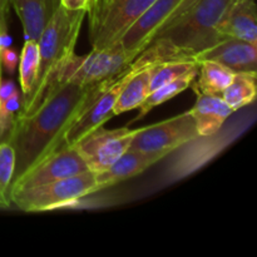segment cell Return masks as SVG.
I'll list each match as a JSON object with an SVG mask.
<instances>
[{
    "label": "cell",
    "instance_id": "cell-20",
    "mask_svg": "<svg viewBox=\"0 0 257 257\" xmlns=\"http://www.w3.org/2000/svg\"><path fill=\"white\" fill-rule=\"evenodd\" d=\"M197 70L198 69L192 70V72L187 73V74L182 75V77L177 78V79L172 80V82L166 83V84L153 89L152 92L147 95V98L143 100L142 104L138 107L140 112H138L137 117H136L135 119L131 120V123H135L137 122V120L142 119V118L145 117L147 113H150L153 108L162 104V103L167 102V100L172 99V98H175L176 95L182 93L183 90L190 88L193 80H196V77H197Z\"/></svg>",
    "mask_w": 257,
    "mask_h": 257
},
{
    "label": "cell",
    "instance_id": "cell-1",
    "mask_svg": "<svg viewBox=\"0 0 257 257\" xmlns=\"http://www.w3.org/2000/svg\"><path fill=\"white\" fill-rule=\"evenodd\" d=\"M94 87L64 83L32 114L15 118L14 125L7 138L15 152L13 182L64 146L63 136L65 131L87 107Z\"/></svg>",
    "mask_w": 257,
    "mask_h": 257
},
{
    "label": "cell",
    "instance_id": "cell-2",
    "mask_svg": "<svg viewBox=\"0 0 257 257\" xmlns=\"http://www.w3.org/2000/svg\"><path fill=\"white\" fill-rule=\"evenodd\" d=\"M233 0H197L181 17L163 25L152 40H161L178 57L193 59L220 40L217 25ZM196 62V60H195Z\"/></svg>",
    "mask_w": 257,
    "mask_h": 257
},
{
    "label": "cell",
    "instance_id": "cell-18",
    "mask_svg": "<svg viewBox=\"0 0 257 257\" xmlns=\"http://www.w3.org/2000/svg\"><path fill=\"white\" fill-rule=\"evenodd\" d=\"M235 72L213 60H202L198 63L197 82L193 80V90L210 95H221L232 80Z\"/></svg>",
    "mask_w": 257,
    "mask_h": 257
},
{
    "label": "cell",
    "instance_id": "cell-4",
    "mask_svg": "<svg viewBox=\"0 0 257 257\" xmlns=\"http://www.w3.org/2000/svg\"><path fill=\"white\" fill-rule=\"evenodd\" d=\"M95 192V175L92 171H87L47 185L14 191L10 193L9 198L12 205H15L19 210L25 212H39L73 205Z\"/></svg>",
    "mask_w": 257,
    "mask_h": 257
},
{
    "label": "cell",
    "instance_id": "cell-25",
    "mask_svg": "<svg viewBox=\"0 0 257 257\" xmlns=\"http://www.w3.org/2000/svg\"><path fill=\"white\" fill-rule=\"evenodd\" d=\"M95 0H60V5L70 10H84L89 12Z\"/></svg>",
    "mask_w": 257,
    "mask_h": 257
},
{
    "label": "cell",
    "instance_id": "cell-14",
    "mask_svg": "<svg viewBox=\"0 0 257 257\" xmlns=\"http://www.w3.org/2000/svg\"><path fill=\"white\" fill-rule=\"evenodd\" d=\"M196 93V103L190 109L196 123V130L200 137H207L217 133L233 112L221 95Z\"/></svg>",
    "mask_w": 257,
    "mask_h": 257
},
{
    "label": "cell",
    "instance_id": "cell-16",
    "mask_svg": "<svg viewBox=\"0 0 257 257\" xmlns=\"http://www.w3.org/2000/svg\"><path fill=\"white\" fill-rule=\"evenodd\" d=\"M246 127H240V125H233L232 131H226L222 133V128L218 131L215 135L210 136V141H208V147L201 145L198 148V155L191 156L188 158H183V160H176V163L172 166L170 171V177L173 180H180L183 176L190 175L193 171L200 168L201 166L205 165L206 162L211 160L215 155H217L225 146H227L231 141L235 140Z\"/></svg>",
    "mask_w": 257,
    "mask_h": 257
},
{
    "label": "cell",
    "instance_id": "cell-23",
    "mask_svg": "<svg viewBox=\"0 0 257 257\" xmlns=\"http://www.w3.org/2000/svg\"><path fill=\"white\" fill-rule=\"evenodd\" d=\"M15 152L13 146L8 141L0 142V197L4 198L10 206L9 192L14 178Z\"/></svg>",
    "mask_w": 257,
    "mask_h": 257
},
{
    "label": "cell",
    "instance_id": "cell-15",
    "mask_svg": "<svg viewBox=\"0 0 257 257\" xmlns=\"http://www.w3.org/2000/svg\"><path fill=\"white\" fill-rule=\"evenodd\" d=\"M23 25L25 39L38 40L40 33L48 24L60 0H9Z\"/></svg>",
    "mask_w": 257,
    "mask_h": 257
},
{
    "label": "cell",
    "instance_id": "cell-17",
    "mask_svg": "<svg viewBox=\"0 0 257 257\" xmlns=\"http://www.w3.org/2000/svg\"><path fill=\"white\" fill-rule=\"evenodd\" d=\"M160 64V63H157ZM157 64H148L140 68L135 74L131 77L127 84L120 92L117 102H115L113 113L114 115L122 114L128 110L136 109L143 103L151 92V78L152 72Z\"/></svg>",
    "mask_w": 257,
    "mask_h": 257
},
{
    "label": "cell",
    "instance_id": "cell-19",
    "mask_svg": "<svg viewBox=\"0 0 257 257\" xmlns=\"http://www.w3.org/2000/svg\"><path fill=\"white\" fill-rule=\"evenodd\" d=\"M257 72H236L221 97L233 112L247 107L256 99Z\"/></svg>",
    "mask_w": 257,
    "mask_h": 257
},
{
    "label": "cell",
    "instance_id": "cell-11",
    "mask_svg": "<svg viewBox=\"0 0 257 257\" xmlns=\"http://www.w3.org/2000/svg\"><path fill=\"white\" fill-rule=\"evenodd\" d=\"M195 60L197 63L213 60L235 73L257 72V44L235 38H225L210 49L196 55Z\"/></svg>",
    "mask_w": 257,
    "mask_h": 257
},
{
    "label": "cell",
    "instance_id": "cell-13",
    "mask_svg": "<svg viewBox=\"0 0 257 257\" xmlns=\"http://www.w3.org/2000/svg\"><path fill=\"white\" fill-rule=\"evenodd\" d=\"M163 160L162 156L145 153L141 151L128 148L113 165L102 172L94 173L97 191L112 187L117 183L132 178L140 173L145 172L147 168Z\"/></svg>",
    "mask_w": 257,
    "mask_h": 257
},
{
    "label": "cell",
    "instance_id": "cell-5",
    "mask_svg": "<svg viewBox=\"0 0 257 257\" xmlns=\"http://www.w3.org/2000/svg\"><path fill=\"white\" fill-rule=\"evenodd\" d=\"M155 0H95L89 12L92 48L113 45Z\"/></svg>",
    "mask_w": 257,
    "mask_h": 257
},
{
    "label": "cell",
    "instance_id": "cell-10",
    "mask_svg": "<svg viewBox=\"0 0 257 257\" xmlns=\"http://www.w3.org/2000/svg\"><path fill=\"white\" fill-rule=\"evenodd\" d=\"M180 2L181 0H155L150 8L120 35L115 44L130 52L145 50L153 35L167 22Z\"/></svg>",
    "mask_w": 257,
    "mask_h": 257
},
{
    "label": "cell",
    "instance_id": "cell-29",
    "mask_svg": "<svg viewBox=\"0 0 257 257\" xmlns=\"http://www.w3.org/2000/svg\"><path fill=\"white\" fill-rule=\"evenodd\" d=\"M0 33H7V32H2V30H0ZM0 70H2V65H0ZM0 80H2V78H0Z\"/></svg>",
    "mask_w": 257,
    "mask_h": 257
},
{
    "label": "cell",
    "instance_id": "cell-26",
    "mask_svg": "<svg viewBox=\"0 0 257 257\" xmlns=\"http://www.w3.org/2000/svg\"><path fill=\"white\" fill-rule=\"evenodd\" d=\"M196 2H197V0H181L180 4H178L177 7H176V9L173 10L172 14L170 15V18H168V19H167V22H166L163 25L168 24V23H171V22H172V20L177 19L178 17H181V15H182L183 13H186V10H187L188 8L192 7V5L195 4ZM163 25H162V27H163ZM162 27H161V28H162Z\"/></svg>",
    "mask_w": 257,
    "mask_h": 257
},
{
    "label": "cell",
    "instance_id": "cell-28",
    "mask_svg": "<svg viewBox=\"0 0 257 257\" xmlns=\"http://www.w3.org/2000/svg\"><path fill=\"white\" fill-rule=\"evenodd\" d=\"M8 207H10L9 203H8L4 198L0 197V208H8Z\"/></svg>",
    "mask_w": 257,
    "mask_h": 257
},
{
    "label": "cell",
    "instance_id": "cell-24",
    "mask_svg": "<svg viewBox=\"0 0 257 257\" xmlns=\"http://www.w3.org/2000/svg\"><path fill=\"white\" fill-rule=\"evenodd\" d=\"M19 64V54L15 49L10 47L0 48V65L9 74H14Z\"/></svg>",
    "mask_w": 257,
    "mask_h": 257
},
{
    "label": "cell",
    "instance_id": "cell-12",
    "mask_svg": "<svg viewBox=\"0 0 257 257\" xmlns=\"http://www.w3.org/2000/svg\"><path fill=\"white\" fill-rule=\"evenodd\" d=\"M222 39L235 38L257 44V10L255 0H233L217 25Z\"/></svg>",
    "mask_w": 257,
    "mask_h": 257
},
{
    "label": "cell",
    "instance_id": "cell-9",
    "mask_svg": "<svg viewBox=\"0 0 257 257\" xmlns=\"http://www.w3.org/2000/svg\"><path fill=\"white\" fill-rule=\"evenodd\" d=\"M89 171L75 146H62L20 176L10 186V193L72 177Z\"/></svg>",
    "mask_w": 257,
    "mask_h": 257
},
{
    "label": "cell",
    "instance_id": "cell-3",
    "mask_svg": "<svg viewBox=\"0 0 257 257\" xmlns=\"http://www.w3.org/2000/svg\"><path fill=\"white\" fill-rule=\"evenodd\" d=\"M85 15L87 12L84 10H70L60 5L45 25L38 38L39 69L37 80L30 95L23 100L22 104L32 98L43 87L48 78L74 54L78 35Z\"/></svg>",
    "mask_w": 257,
    "mask_h": 257
},
{
    "label": "cell",
    "instance_id": "cell-8",
    "mask_svg": "<svg viewBox=\"0 0 257 257\" xmlns=\"http://www.w3.org/2000/svg\"><path fill=\"white\" fill-rule=\"evenodd\" d=\"M138 131L140 128L130 130L127 125L118 130H105L102 125L84 136L74 146L89 171L98 173L107 170L130 148Z\"/></svg>",
    "mask_w": 257,
    "mask_h": 257
},
{
    "label": "cell",
    "instance_id": "cell-22",
    "mask_svg": "<svg viewBox=\"0 0 257 257\" xmlns=\"http://www.w3.org/2000/svg\"><path fill=\"white\" fill-rule=\"evenodd\" d=\"M196 69H198V63L192 59H172L160 63L156 65L152 72L150 85L151 92Z\"/></svg>",
    "mask_w": 257,
    "mask_h": 257
},
{
    "label": "cell",
    "instance_id": "cell-6",
    "mask_svg": "<svg viewBox=\"0 0 257 257\" xmlns=\"http://www.w3.org/2000/svg\"><path fill=\"white\" fill-rule=\"evenodd\" d=\"M141 52L124 50L118 44L103 49L92 48L87 55H72L68 82L80 87H92L115 77L125 69Z\"/></svg>",
    "mask_w": 257,
    "mask_h": 257
},
{
    "label": "cell",
    "instance_id": "cell-7",
    "mask_svg": "<svg viewBox=\"0 0 257 257\" xmlns=\"http://www.w3.org/2000/svg\"><path fill=\"white\" fill-rule=\"evenodd\" d=\"M197 137L200 136L196 130L195 119L187 110L155 124L141 127L133 137L130 148L165 158Z\"/></svg>",
    "mask_w": 257,
    "mask_h": 257
},
{
    "label": "cell",
    "instance_id": "cell-27",
    "mask_svg": "<svg viewBox=\"0 0 257 257\" xmlns=\"http://www.w3.org/2000/svg\"><path fill=\"white\" fill-rule=\"evenodd\" d=\"M9 0H0V30L8 32V10H9Z\"/></svg>",
    "mask_w": 257,
    "mask_h": 257
},
{
    "label": "cell",
    "instance_id": "cell-21",
    "mask_svg": "<svg viewBox=\"0 0 257 257\" xmlns=\"http://www.w3.org/2000/svg\"><path fill=\"white\" fill-rule=\"evenodd\" d=\"M19 84L22 89V102L28 98L34 88L39 69V45L38 40L25 39L22 53L19 55Z\"/></svg>",
    "mask_w": 257,
    "mask_h": 257
}]
</instances>
